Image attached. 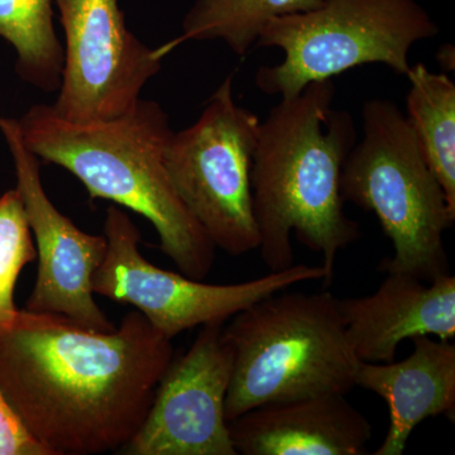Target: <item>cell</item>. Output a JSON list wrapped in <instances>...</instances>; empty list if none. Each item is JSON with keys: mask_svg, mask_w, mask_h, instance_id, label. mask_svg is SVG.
Instances as JSON below:
<instances>
[{"mask_svg": "<svg viewBox=\"0 0 455 455\" xmlns=\"http://www.w3.org/2000/svg\"><path fill=\"white\" fill-rule=\"evenodd\" d=\"M172 359L139 310L110 331L27 309L0 324V390L49 455L119 453Z\"/></svg>", "mask_w": 455, "mask_h": 455, "instance_id": "obj_1", "label": "cell"}, {"mask_svg": "<svg viewBox=\"0 0 455 455\" xmlns=\"http://www.w3.org/2000/svg\"><path fill=\"white\" fill-rule=\"evenodd\" d=\"M331 80L311 83L280 99L260 122L252 167L253 211L259 251L269 271L293 265L291 235L323 256L331 283L341 251L361 238L344 212L341 170L357 131L350 113L333 108Z\"/></svg>", "mask_w": 455, "mask_h": 455, "instance_id": "obj_2", "label": "cell"}, {"mask_svg": "<svg viewBox=\"0 0 455 455\" xmlns=\"http://www.w3.org/2000/svg\"><path fill=\"white\" fill-rule=\"evenodd\" d=\"M18 124L27 148L73 173L92 200H109L149 220L161 251L182 275L208 276L217 248L171 182L164 149L172 131L156 101L140 99L118 118L94 123L65 121L40 104Z\"/></svg>", "mask_w": 455, "mask_h": 455, "instance_id": "obj_3", "label": "cell"}, {"mask_svg": "<svg viewBox=\"0 0 455 455\" xmlns=\"http://www.w3.org/2000/svg\"><path fill=\"white\" fill-rule=\"evenodd\" d=\"M233 352L228 423L254 407L355 387V357L338 298L329 291L272 293L228 320Z\"/></svg>", "mask_w": 455, "mask_h": 455, "instance_id": "obj_4", "label": "cell"}, {"mask_svg": "<svg viewBox=\"0 0 455 455\" xmlns=\"http://www.w3.org/2000/svg\"><path fill=\"white\" fill-rule=\"evenodd\" d=\"M363 139L344 161V202L373 212L395 254L381 271L431 283L451 274L444 233L455 212L425 161L414 130L394 101L373 99L363 106Z\"/></svg>", "mask_w": 455, "mask_h": 455, "instance_id": "obj_5", "label": "cell"}, {"mask_svg": "<svg viewBox=\"0 0 455 455\" xmlns=\"http://www.w3.org/2000/svg\"><path fill=\"white\" fill-rule=\"evenodd\" d=\"M438 32L415 0H322L315 9L266 23L256 47H277L284 57L257 71L256 86L269 97L289 99L311 83L368 64L406 76L411 47Z\"/></svg>", "mask_w": 455, "mask_h": 455, "instance_id": "obj_6", "label": "cell"}, {"mask_svg": "<svg viewBox=\"0 0 455 455\" xmlns=\"http://www.w3.org/2000/svg\"><path fill=\"white\" fill-rule=\"evenodd\" d=\"M260 121L233 98V75L212 92L190 127L171 133V182L215 248L229 256L259 250L252 167Z\"/></svg>", "mask_w": 455, "mask_h": 455, "instance_id": "obj_7", "label": "cell"}, {"mask_svg": "<svg viewBox=\"0 0 455 455\" xmlns=\"http://www.w3.org/2000/svg\"><path fill=\"white\" fill-rule=\"evenodd\" d=\"M104 235L107 252L92 277V291L112 301L133 305L170 340L196 326L227 323L272 293L326 277L323 266L307 265H292L233 284L204 283L166 271L140 252L139 228L118 206L107 209Z\"/></svg>", "mask_w": 455, "mask_h": 455, "instance_id": "obj_8", "label": "cell"}, {"mask_svg": "<svg viewBox=\"0 0 455 455\" xmlns=\"http://www.w3.org/2000/svg\"><path fill=\"white\" fill-rule=\"evenodd\" d=\"M65 32L57 116L73 123L118 118L136 106L161 61L128 29L119 0H55Z\"/></svg>", "mask_w": 455, "mask_h": 455, "instance_id": "obj_9", "label": "cell"}, {"mask_svg": "<svg viewBox=\"0 0 455 455\" xmlns=\"http://www.w3.org/2000/svg\"><path fill=\"white\" fill-rule=\"evenodd\" d=\"M37 251V280L26 309L64 316L95 331L116 326L100 309L92 277L107 252L106 235H89L59 212L42 185L40 158L27 148L16 119H0Z\"/></svg>", "mask_w": 455, "mask_h": 455, "instance_id": "obj_10", "label": "cell"}, {"mask_svg": "<svg viewBox=\"0 0 455 455\" xmlns=\"http://www.w3.org/2000/svg\"><path fill=\"white\" fill-rule=\"evenodd\" d=\"M224 324L203 325L188 352L172 359L145 420L119 453L238 455L226 418L233 352L223 338Z\"/></svg>", "mask_w": 455, "mask_h": 455, "instance_id": "obj_11", "label": "cell"}, {"mask_svg": "<svg viewBox=\"0 0 455 455\" xmlns=\"http://www.w3.org/2000/svg\"><path fill=\"white\" fill-rule=\"evenodd\" d=\"M347 338L358 361H395L398 346L418 337L455 338V277L431 283L387 274L376 292L338 299Z\"/></svg>", "mask_w": 455, "mask_h": 455, "instance_id": "obj_12", "label": "cell"}, {"mask_svg": "<svg viewBox=\"0 0 455 455\" xmlns=\"http://www.w3.org/2000/svg\"><path fill=\"white\" fill-rule=\"evenodd\" d=\"M325 394L254 407L229 423L236 454L363 455L372 425L346 398Z\"/></svg>", "mask_w": 455, "mask_h": 455, "instance_id": "obj_13", "label": "cell"}, {"mask_svg": "<svg viewBox=\"0 0 455 455\" xmlns=\"http://www.w3.org/2000/svg\"><path fill=\"white\" fill-rule=\"evenodd\" d=\"M400 362H359L355 386L387 403L390 424L374 455H403L412 431L429 418L455 420V344L418 337Z\"/></svg>", "mask_w": 455, "mask_h": 455, "instance_id": "obj_14", "label": "cell"}, {"mask_svg": "<svg viewBox=\"0 0 455 455\" xmlns=\"http://www.w3.org/2000/svg\"><path fill=\"white\" fill-rule=\"evenodd\" d=\"M406 77L407 121L455 212V84L447 74L431 73L424 64L411 66Z\"/></svg>", "mask_w": 455, "mask_h": 455, "instance_id": "obj_15", "label": "cell"}, {"mask_svg": "<svg viewBox=\"0 0 455 455\" xmlns=\"http://www.w3.org/2000/svg\"><path fill=\"white\" fill-rule=\"evenodd\" d=\"M322 0H196L182 22V33L158 47L164 57L187 41L226 42L236 56L256 46L260 31L272 18L311 11Z\"/></svg>", "mask_w": 455, "mask_h": 455, "instance_id": "obj_16", "label": "cell"}, {"mask_svg": "<svg viewBox=\"0 0 455 455\" xmlns=\"http://www.w3.org/2000/svg\"><path fill=\"white\" fill-rule=\"evenodd\" d=\"M55 0H0V37L16 50L18 71L32 85L57 90L64 47L53 27Z\"/></svg>", "mask_w": 455, "mask_h": 455, "instance_id": "obj_17", "label": "cell"}, {"mask_svg": "<svg viewBox=\"0 0 455 455\" xmlns=\"http://www.w3.org/2000/svg\"><path fill=\"white\" fill-rule=\"evenodd\" d=\"M37 259L31 228L17 188L0 197V324L18 311L14 289L27 263Z\"/></svg>", "mask_w": 455, "mask_h": 455, "instance_id": "obj_18", "label": "cell"}, {"mask_svg": "<svg viewBox=\"0 0 455 455\" xmlns=\"http://www.w3.org/2000/svg\"><path fill=\"white\" fill-rule=\"evenodd\" d=\"M0 455H49L20 421L0 390Z\"/></svg>", "mask_w": 455, "mask_h": 455, "instance_id": "obj_19", "label": "cell"}, {"mask_svg": "<svg viewBox=\"0 0 455 455\" xmlns=\"http://www.w3.org/2000/svg\"><path fill=\"white\" fill-rule=\"evenodd\" d=\"M436 60L445 71H454V47L451 44H444V46L440 47L438 53H436Z\"/></svg>", "mask_w": 455, "mask_h": 455, "instance_id": "obj_20", "label": "cell"}]
</instances>
